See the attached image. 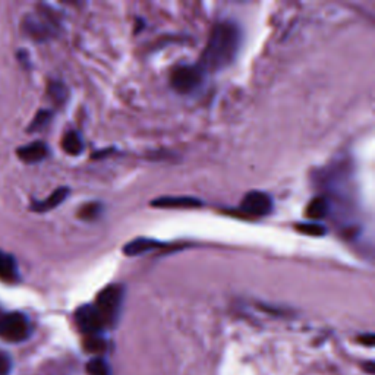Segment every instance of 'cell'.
Instances as JSON below:
<instances>
[{
  "label": "cell",
  "instance_id": "19",
  "mask_svg": "<svg viewBox=\"0 0 375 375\" xmlns=\"http://www.w3.org/2000/svg\"><path fill=\"white\" fill-rule=\"evenodd\" d=\"M87 372L90 375H110L109 367L100 358H94L90 360L87 365Z\"/></svg>",
  "mask_w": 375,
  "mask_h": 375
},
{
  "label": "cell",
  "instance_id": "3",
  "mask_svg": "<svg viewBox=\"0 0 375 375\" xmlns=\"http://www.w3.org/2000/svg\"><path fill=\"white\" fill-rule=\"evenodd\" d=\"M125 289L122 285H110L103 289L96 299L97 311L100 312L101 318L104 319L106 326L112 324L119 315V310L124 302Z\"/></svg>",
  "mask_w": 375,
  "mask_h": 375
},
{
  "label": "cell",
  "instance_id": "10",
  "mask_svg": "<svg viewBox=\"0 0 375 375\" xmlns=\"http://www.w3.org/2000/svg\"><path fill=\"white\" fill-rule=\"evenodd\" d=\"M157 248H163V244L150 238H137L124 247V253L126 257H138Z\"/></svg>",
  "mask_w": 375,
  "mask_h": 375
},
{
  "label": "cell",
  "instance_id": "15",
  "mask_svg": "<svg viewBox=\"0 0 375 375\" xmlns=\"http://www.w3.org/2000/svg\"><path fill=\"white\" fill-rule=\"evenodd\" d=\"M294 229H297L299 233L302 235H308V236H317V238H321V236H324L327 229L323 226V224H319V223H299L297 224V227H294Z\"/></svg>",
  "mask_w": 375,
  "mask_h": 375
},
{
  "label": "cell",
  "instance_id": "7",
  "mask_svg": "<svg viewBox=\"0 0 375 375\" xmlns=\"http://www.w3.org/2000/svg\"><path fill=\"white\" fill-rule=\"evenodd\" d=\"M24 30L37 42H44L51 35V24L42 17L28 15L24 21Z\"/></svg>",
  "mask_w": 375,
  "mask_h": 375
},
{
  "label": "cell",
  "instance_id": "4",
  "mask_svg": "<svg viewBox=\"0 0 375 375\" xmlns=\"http://www.w3.org/2000/svg\"><path fill=\"white\" fill-rule=\"evenodd\" d=\"M30 323L21 312H9L0 317V339L18 343L28 339Z\"/></svg>",
  "mask_w": 375,
  "mask_h": 375
},
{
  "label": "cell",
  "instance_id": "11",
  "mask_svg": "<svg viewBox=\"0 0 375 375\" xmlns=\"http://www.w3.org/2000/svg\"><path fill=\"white\" fill-rule=\"evenodd\" d=\"M71 194L69 188L66 186H62V188H58V190L53 192L49 198H46L44 201H34V203L31 204V208L33 211L35 212H46V211H50L53 208L59 207L62 203H65V199L68 198V195Z\"/></svg>",
  "mask_w": 375,
  "mask_h": 375
},
{
  "label": "cell",
  "instance_id": "14",
  "mask_svg": "<svg viewBox=\"0 0 375 375\" xmlns=\"http://www.w3.org/2000/svg\"><path fill=\"white\" fill-rule=\"evenodd\" d=\"M62 149L69 156H79L84 149V144L79 133L75 131H69L62 140Z\"/></svg>",
  "mask_w": 375,
  "mask_h": 375
},
{
  "label": "cell",
  "instance_id": "21",
  "mask_svg": "<svg viewBox=\"0 0 375 375\" xmlns=\"http://www.w3.org/2000/svg\"><path fill=\"white\" fill-rule=\"evenodd\" d=\"M12 368V360L8 353L0 351V375H8Z\"/></svg>",
  "mask_w": 375,
  "mask_h": 375
},
{
  "label": "cell",
  "instance_id": "6",
  "mask_svg": "<svg viewBox=\"0 0 375 375\" xmlns=\"http://www.w3.org/2000/svg\"><path fill=\"white\" fill-rule=\"evenodd\" d=\"M273 210V199L270 195L261 191H251L248 192L242 203H240V211L245 212L247 216L253 217H264L270 214Z\"/></svg>",
  "mask_w": 375,
  "mask_h": 375
},
{
  "label": "cell",
  "instance_id": "16",
  "mask_svg": "<svg viewBox=\"0 0 375 375\" xmlns=\"http://www.w3.org/2000/svg\"><path fill=\"white\" fill-rule=\"evenodd\" d=\"M103 211V207L101 204L99 203H88L85 206H83L81 208H79V212H78V217L83 219V220H96L100 214Z\"/></svg>",
  "mask_w": 375,
  "mask_h": 375
},
{
  "label": "cell",
  "instance_id": "18",
  "mask_svg": "<svg viewBox=\"0 0 375 375\" xmlns=\"http://www.w3.org/2000/svg\"><path fill=\"white\" fill-rule=\"evenodd\" d=\"M49 97L56 104H62L68 99V90L60 83H50L49 84Z\"/></svg>",
  "mask_w": 375,
  "mask_h": 375
},
{
  "label": "cell",
  "instance_id": "8",
  "mask_svg": "<svg viewBox=\"0 0 375 375\" xmlns=\"http://www.w3.org/2000/svg\"><path fill=\"white\" fill-rule=\"evenodd\" d=\"M151 207L156 208H198L203 203L194 197H162L151 201Z\"/></svg>",
  "mask_w": 375,
  "mask_h": 375
},
{
  "label": "cell",
  "instance_id": "2",
  "mask_svg": "<svg viewBox=\"0 0 375 375\" xmlns=\"http://www.w3.org/2000/svg\"><path fill=\"white\" fill-rule=\"evenodd\" d=\"M204 78L199 65H179L170 74V85L179 94H191L203 85Z\"/></svg>",
  "mask_w": 375,
  "mask_h": 375
},
{
  "label": "cell",
  "instance_id": "20",
  "mask_svg": "<svg viewBox=\"0 0 375 375\" xmlns=\"http://www.w3.org/2000/svg\"><path fill=\"white\" fill-rule=\"evenodd\" d=\"M85 349L88 352H92V353H99V352H103L106 349V343L103 339H100L99 336H88L85 339Z\"/></svg>",
  "mask_w": 375,
  "mask_h": 375
},
{
  "label": "cell",
  "instance_id": "9",
  "mask_svg": "<svg viewBox=\"0 0 375 375\" xmlns=\"http://www.w3.org/2000/svg\"><path fill=\"white\" fill-rule=\"evenodd\" d=\"M17 156L19 157V160H22L24 163H38L43 162V160L49 156V147L42 142L37 141L28 145H24L21 149L17 150Z\"/></svg>",
  "mask_w": 375,
  "mask_h": 375
},
{
  "label": "cell",
  "instance_id": "17",
  "mask_svg": "<svg viewBox=\"0 0 375 375\" xmlns=\"http://www.w3.org/2000/svg\"><path fill=\"white\" fill-rule=\"evenodd\" d=\"M51 120V112L50 110H40L35 117L33 119L31 125L28 126V132H38V131H43Z\"/></svg>",
  "mask_w": 375,
  "mask_h": 375
},
{
  "label": "cell",
  "instance_id": "12",
  "mask_svg": "<svg viewBox=\"0 0 375 375\" xmlns=\"http://www.w3.org/2000/svg\"><path fill=\"white\" fill-rule=\"evenodd\" d=\"M328 210H330L328 199L326 197H315L306 207V217L314 222L323 220L324 217H327Z\"/></svg>",
  "mask_w": 375,
  "mask_h": 375
},
{
  "label": "cell",
  "instance_id": "5",
  "mask_svg": "<svg viewBox=\"0 0 375 375\" xmlns=\"http://www.w3.org/2000/svg\"><path fill=\"white\" fill-rule=\"evenodd\" d=\"M75 321L78 328L85 333L87 336H97L106 326L104 319L94 305H83L81 308H78L75 312Z\"/></svg>",
  "mask_w": 375,
  "mask_h": 375
},
{
  "label": "cell",
  "instance_id": "1",
  "mask_svg": "<svg viewBox=\"0 0 375 375\" xmlns=\"http://www.w3.org/2000/svg\"><path fill=\"white\" fill-rule=\"evenodd\" d=\"M240 46H242V31L235 22L224 21L214 25L201 55L199 68L206 74L227 68L236 59Z\"/></svg>",
  "mask_w": 375,
  "mask_h": 375
},
{
  "label": "cell",
  "instance_id": "13",
  "mask_svg": "<svg viewBox=\"0 0 375 375\" xmlns=\"http://www.w3.org/2000/svg\"><path fill=\"white\" fill-rule=\"evenodd\" d=\"M0 278L5 281H15L18 278L17 261L2 251H0Z\"/></svg>",
  "mask_w": 375,
  "mask_h": 375
},
{
  "label": "cell",
  "instance_id": "22",
  "mask_svg": "<svg viewBox=\"0 0 375 375\" xmlns=\"http://www.w3.org/2000/svg\"><path fill=\"white\" fill-rule=\"evenodd\" d=\"M359 340L362 343H365L367 346H374V334H368L367 338H360Z\"/></svg>",
  "mask_w": 375,
  "mask_h": 375
}]
</instances>
